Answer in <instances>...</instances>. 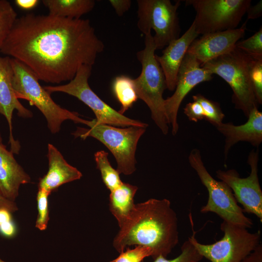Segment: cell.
Listing matches in <instances>:
<instances>
[{
    "label": "cell",
    "mask_w": 262,
    "mask_h": 262,
    "mask_svg": "<svg viewBox=\"0 0 262 262\" xmlns=\"http://www.w3.org/2000/svg\"><path fill=\"white\" fill-rule=\"evenodd\" d=\"M104 49L88 19L27 14L16 20L0 52L23 63L39 80L70 81L93 66Z\"/></svg>",
    "instance_id": "cell-1"
},
{
    "label": "cell",
    "mask_w": 262,
    "mask_h": 262,
    "mask_svg": "<svg viewBox=\"0 0 262 262\" xmlns=\"http://www.w3.org/2000/svg\"><path fill=\"white\" fill-rule=\"evenodd\" d=\"M119 228L113 242L119 253L130 246H142L151 249L153 259L166 258L179 241L177 214L166 198L135 204Z\"/></svg>",
    "instance_id": "cell-2"
},
{
    "label": "cell",
    "mask_w": 262,
    "mask_h": 262,
    "mask_svg": "<svg viewBox=\"0 0 262 262\" xmlns=\"http://www.w3.org/2000/svg\"><path fill=\"white\" fill-rule=\"evenodd\" d=\"M145 48L137 53L142 66L140 75L133 79L138 98L149 108L151 117L163 134L168 132L163 93L167 88L163 70L155 58L156 50L151 32L145 34Z\"/></svg>",
    "instance_id": "cell-3"
},
{
    "label": "cell",
    "mask_w": 262,
    "mask_h": 262,
    "mask_svg": "<svg viewBox=\"0 0 262 262\" xmlns=\"http://www.w3.org/2000/svg\"><path fill=\"white\" fill-rule=\"evenodd\" d=\"M255 59L235 47L230 52L202 65L212 75L216 74L231 88L232 102L247 117L258 102L251 80L250 71Z\"/></svg>",
    "instance_id": "cell-4"
},
{
    "label": "cell",
    "mask_w": 262,
    "mask_h": 262,
    "mask_svg": "<svg viewBox=\"0 0 262 262\" xmlns=\"http://www.w3.org/2000/svg\"><path fill=\"white\" fill-rule=\"evenodd\" d=\"M10 63L13 72L12 85L16 98L28 101L38 109L45 117L52 133L58 132L62 123L67 120L84 124L85 119L80 117L77 113L64 109L53 101L27 66L12 58H10Z\"/></svg>",
    "instance_id": "cell-5"
},
{
    "label": "cell",
    "mask_w": 262,
    "mask_h": 262,
    "mask_svg": "<svg viewBox=\"0 0 262 262\" xmlns=\"http://www.w3.org/2000/svg\"><path fill=\"white\" fill-rule=\"evenodd\" d=\"M89 128H78L73 135L85 139L93 137L105 145L114 156L119 174H132L136 170L135 152L138 141L146 128L130 126L119 127L99 123L95 119L85 120Z\"/></svg>",
    "instance_id": "cell-6"
},
{
    "label": "cell",
    "mask_w": 262,
    "mask_h": 262,
    "mask_svg": "<svg viewBox=\"0 0 262 262\" xmlns=\"http://www.w3.org/2000/svg\"><path fill=\"white\" fill-rule=\"evenodd\" d=\"M190 218L193 233L188 240L197 252L211 262H240L260 244V230L251 233L244 226L225 221L220 225L224 233L221 239L211 244H201L195 237Z\"/></svg>",
    "instance_id": "cell-7"
},
{
    "label": "cell",
    "mask_w": 262,
    "mask_h": 262,
    "mask_svg": "<svg viewBox=\"0 0 262 262\" xmlns=\"http://www.w3.org/2000/svg\"><path fill=\"white\" fill-rule=\"evenodd\" d=\"M188 161L208 192L207 202L201 207L200 212L213 213L223 221L251 228L253 225L252 220L244 214L228 185L221 180H216L208 172L198 149L194 148L190 151Z\"/></svg>",
    "instance_id": "cell-8"
},
{
    "label": "cell",
    "mask_w": 262,
    "mask_h": 262,
    "mask_svg": "<svg viewBox=\"0 0 262 262\" xmlns=\"http://www.w3.org/2000/svg\"><path fill=\"white\" fill-rule=\"evenodd\" d=\"M92 66H82L74 78L68 83L56 86L43 87L49 94L63 92L72 96L82 101L94 112L97 122L115 127L135 126L146 128L148 125L130 118L116 111L103 101L90 88L88 79Z\"/></svg>",
    "instance_id": "cell-9"
},
{
    "label": "cell",
    "mask_w": 262,
    "mask_h": 262,
    "mask_svg": "<svg viewBox=\"0 0 262 262\" xmlns=\"http://www.w3.org/2000/svg\"><path fill=\"white\" fill-rule=\"evenodd\" d=\"M137 26L144 34L153 30L156 49L165 48L180 37V28L177 10L180 0L172 4L169 0H137Z\"/></svg>",
    "instance_id": "cell-10"
},
{
    "label": "cell",
    "mask_w": 262,
    "mask_h": 262,
    "mask_svg": "<svg viewBox=\"0 0 262 262\" xmlns=\"http://www.w3.org/2000/svg\"><path fill=\"white\" fill-rule=\"evenodd\" d=\"M196 12L193 22L197 33L236 29L250 6V0H187Z\"/></svg>",
    "instance_id": "cell-11"
},
{
    "label": "cell",
    "mask_w": 262,
    "mask_h": 262,
    "mask_svg": "<svg viewBox=\"0 0 262 262\" xmlns=\"http://www.w3.org/2000/svg\"><path fill=\"white\" fill-rule=\"evenodd\" d=\"M258 150H252L247 163L251 171L246 178H241L234 169L218 170L216 176L231 189L237 202L241 204L244 213H252L262 222V191L258 175Z\"/></svg>",
    "instance_id": "cell-12"
},
{
    "label": "cell",
    "mask_w": 262,
    "mask_h": 262,
    "mask_svg": "<svg viewBox=\"0 0 262 262\" xmlns=\"http://www.w3.org/2000/svg\"><path fill=\"white\" fill-rule=\"evenodd\" d=\"M200 66L194 56L186 53L178 73L175 92L164 99L165 116L168 125L171 126L173 135L179 130L178 113L184 98L196 85L213 79V75Z\"/></svg>",
    "instance_id": "cell-13"
},
{
    "label": "cell",
    "mask_w": 262,
    "mask_h": 262,
    "mask_svg": "<svg viewBox=\"0 0 262 262\" xmlns=\"http://www.w3.org/2000/svg\"><path fill=\"white\" fill-rule=\"evenodd\" d=\"M246 23L239 28L202 34L193 41L186 53L194 56L202 65L230 52L244 36Z\"/></svg>",
    "instance_id": "cell-14"
},
{
    "label": "cell",
    "mask_w": 262,
    "mask_h": 262,
    "mask_svg": "<svg viewBox=\"0 0 262 262\" xmlns=\"http://www.w3.org/2000/svg\"><path fill=\"white\" fill-rule=\"evenodd\" d=\"M13 73L10 57L0 56V114L5 117L9 125L11 151L17 154L20 145L14 139L12 133L13 113L16 110L19 116L24 118L32 117L33 113L20 103L16 96L12 82Z\"/></svg>",
    "instance_id": "cell-15"
},
{
    "label": "cell",
    "mask_w": 262,
    "mask_h": 262,
    "mask_svg": "<svg viewBox=\"0 0 262 262\" xmlns=\"http://www.w3.org/2000/svg\"><path fill=\"white\" fill-rule=\"evenodd\" d=\"M198 34L192 23L189 29L179 38L170 42L163 50L162 54L155 58L164 74L166 88L175 90L178 73L187 49Z\"/></svg>",
    "instance_id": "cell-16"
},
{
    "label": "cell",
    "mask_w": 262,
    "mask_h": 262,
    "mask_svg": "<svg viewBox=\"0 0 262 262\" xmlns=\"http://www.w3.org/2000/svg\"><path fill=\"white\" fill-rule=\"evenodd\" d=\"M247 121L241 125L223 122L215 126L217 131L225 138L224 154L225 160L227 158L231 147L240 141L250 143L258 147L262 142V113L257 107L250 112Z\"/></svg>",
    "instance_id": "cell-17"
},
{
    "label": "cell",
    "mask_w": 262,
    "mask_h": 262,
    "mask_svg": "<svg viewBox=\"0 0 262 262\" xmlns=\"http://www.w3.org/2000/svg\"><path fill=\"white\" fill-rule=\"evenodd\" d=\"M49 169L47 174L40 179L38 189L43 190L49 194L62 185L79 180L82 173L69 164L61 153L52 144L48 145Z\"/></svg>",
    "instance_id": "cell-18"
},
{
    "label": "cell",
    "mask_w": 262,
    "mask_h": 262,
    "mask_svg": "<svg viewBox=\"0 0 262 262\" xmlns=\"http://www.w3.org/2000/svg\"><path fill=\"white\" fill-rule=\"evenodd\" d=\"M13 153L0 142V194L12 201L18 196L21 185L31 178L15 159Z\"/></svg>",
    "instance_id": "cell-19"
},
{
    "label": "cell",
    "mask_w": 262,
    "mask_h": 262,
    "mask_svg": "<svg viewBox=\"0 0 262 262\" xmlns=\"http://www.w3.org/2000/svg\"><path fill=\"white\" fill-rule=\"evenodd\" d=\"M137 190V186L122 182L110 192L109 209L119 227L125 222L134 207V197Z\"/></svg>",
    "instance_id": "cell-20"
},
{
    "label": "cell",
    "mask_w": 262,
    "mask_h": 262,
    "mask_svg": "<svg viewBox=\"0 0 262 262\" xmlns=\"http://www.w3.org/2000/svg\"><path fill=\"white\" fill-rule=\"evenodd\" d=\"M49 15L71 19L80 17L91 12L95 5L94 0H43Z\"/></svg>",
    "instance_id": "cell-21"
},
{
    "label": "cell",
    "mask_w": 262,
    "mask_h": 262,
    "mask_svg": "<svg viewBox=\"0 0 262 262\" xmlns=\"http://www.w3.org/2000/svg\"><path fill=\"white\" fill-rule=\"evenodd\" d=\"M112 90L115 97L121 104L118 111L123 114L137 101L138 98L133 79L125 75L116 77L113 82Z\"/></svg>",
    "instance_id": "cell-22"
},
{
    "label": "cell",
    "mask_w": 262,
    "mask_h": 262,
    "mask_svg": "<svg viewBox=\"0 0 262 262\" xmlns=\"http://www.w3.org/2000/svg\"><path fill=\"white\" fill-rule=\"evenodd\" d=\"M94 156L97 167L100 172L103 182L111 192L122 183L120 174L111 165L107 152L104 150L98 151Z\"/></svg>",
    "instance_id": "cell-23"
},
{
    "label": "cell",
    "mask_w": 262,
    "mask_h": 262,
    "mask_svg": "<svg viewBox=\"0 0 262 262\" xmlns=\"http://www.w3.org/2000/svg\"><path fill=\"white\" fill-rule=\"evenodd\" d=\"M17 16L9 1L0 0V49L13 28Z\"/></svg>",
    "instance_id": "cell-24"
},
{
    "label": "cell",
    "mask_w": 262,
    "mask_h": 262,
    "mask_svg": "<svg viewBox=\"0 0 262 262\" xmlns=\"http://www.w3.org/2000/svg\"><path fill=\"white\" fill-rule=\"evenodd\" d=\"M193 100L198 102L202 106L204 119L214 126L222 122L225 115L218 103L198 94L193 96Z\"/></svg>",
    "instance_id": "cell-25"
},
{
    "label": "cell",
    "mask_w": 262,
    "mask_h": 262,
    "mask_svg": "<svg viewBox=\"0 0 262 262\" xmlns=\"http://www.w3.org/2000/svg\"><path fill=\"white\" fill-rule=\"evenodd\" d=\"M236 47L256 60H262V28L249 38L238 41Z\"/></svg>",
    "instance_id": "cell-26"
},
{
    "label": "cell",
    "mask_w": 262,
    "mask_h": 262,
    "mask_svg": "<svg viewBox=\"0 0 262 262\" xmlns=\"http://www.w3.org/2000/svg\"><path fill=\"white\" fill-rule=\"evenodd\" d=\"M203 258V257L188 239L182 244L181 252L176 258L167 259L163 256H159L154 259L153 262H199Z\"/></svg>",
    "instance_id": "cell-27"
},
{
    "label": "cell",
    "mask_w": 262,
    "mask_h": 262,
    "mask_svg": "<svg viewBox=\"0 0 262 262\" xmlns=\"http://www.w3.org/2000/svg\"><path fill=\"white\" fill-rule=\"evenodd\" d=\"M49 195L43 190L38 189L36 196L38 214L35 227L40 230L47 229L49 221L48 196Z\"/></svg>",
    "instance_id": "cell-28"
},
{
    "label": "cell",
    "mask_w": 262,
    "mask_h": 262,
    "mask_svg": "<svg viewBox=\"0 0 262 262\" xmlns=\"http://www.w3.org/2000/svg\"><path fill=\"white\" fill-rule=\"evenodd\" d=\"M116 259L109 262H142L146 257H151L152 251L149 248L136 246L134 248H129L119 253Z\"/></svg>",
    "instance_id": "cell-29"
},
{
    "label": "cell",
    "mask_w": 262,
    "mask_h": 262,
    "mask_svg": "<svg viewBox=\"0 0 262 262\" xmlns=\"http://www.w3.org/2000/svg\"><path fill=\"white\" fill-rule=\"evenodd\" d=\"M251 80L258 104L262 103V60L255 59L250 71Z\"/></svg>",
    "instance_id": "cell-30"
},
{
    "label": "cell",
    "mask_w": 262,
    "mask_h": 262,
    "mask_svg": "<svg viewBox=\"0 0 262 262\" xmlns=\"http://www.w3.org/2000/svg\"><path fill=\"white\" fill-rule=\"evenodd\" d=\"M11 213L6 209H0V233L7 238L14 237L16 233Z\"/></svg>",
    "instance_id": "cell-31"
},
{
    "label": "cell",
    "mask_w": 262,
    "mask_h": 262,
    "mask_svg": "<svg viewBox=\"0 0 262 262\" xmlns=\"http://www.w3.org/2000/svg\"><path fill=\"white\" fill-rule=\"evenodd\" d=\"M184 113L190 121L197 122L204 119L203 108L200 103L195 100L188 103L184 108Z\"/></svg>",
    "instance_id": "cell-32"
},
{
    "label": "cell",
    "mask_w": 262,
    "mask_h": 262,
    "mask_svg": "<svg viewBox=\"0 0 262 262\" xmlns=\"http://www.w3.org/2000/svg\"><path fill=\"white\" fill-rule=\"evenodd\" d=\"M109 3L118 16H122L131 8V0H109Z\"/></svg>",
    "instance_id": "cell-33"
},
{
    "label": "cell",
    "mask_w": 262,
    "mask_h": 262,
    "mask_svg": "<svg viewBox=\"0 0 262 262\" xmlns=\"http://www.w3.org/2000/svg\"><path fill=\"white\" fill-rule=\"evenodd\" d=\"M240 262H262V245L259 244L257 246Z\"/></svg>",
    "instance_id": "cell-34"
},
{
    "label": "cell",
    "mask_w": 262,
    "mask_h": 262,
    "mask_svg": "<svg viewBox=\"0 0 262 262\" xmlns=\"http://www.w3.org/2000/svg\"><path fill=\"white\" fill-rule=\"evenodd\" d=\"M247 19H256L262 15V1L261 0L256 5L250 6L247 9Z\"/></svg>",
    "instance_id": "cell-35"
},
{
    "label": "cell",
    "mask_w": 262,
    "mask_h": 262,
    "mask_svg": "<svg viewBox=\"0 0 262 262\" xmlns=\"http://www.w3.org/2000/svg\"><path fill=\"white\" fill-rule=\"evenodd\" d=\"M0 209H6L12 213L16 212L18 209L16 204L14 201L6 199L0 194Z\"/></svg>",
    "instance_id": "cell-36"
},
{
    "label": "cell",
    "mask_w": 262,
    "mask_h": 262,
    "mask_svg": "<svg viewBox=\"0 0 262 262\" xmlns=\"http://www.w3.org/2000/svg\"><path fill=\"white\" fill-rule=\"evenodd\" d=\"M38 0H16V4L24 10H30L35 7L39 2Z\"/></svg>",
    "instance_id": "cell-37"
},
{
    "label": "cell",
    "mask_w": 262,
    "mask_h": 262,
    "mask_svg": "<svg viewBox=\"0 0 262 262\" xmlns=\"http://www.w3.org/2000/svg\"><path fill=\"white\" fill-rule=\"evenodd\" d=\"M0 142H2V138L1 137L0 134Z\"/></svg>",
    "instance_id": "cell-38"
},
{
    "label": "cell",
    "mask_w": 262,
    "mask_h": 262,
    "mask_svg": "<svg viewBox=\"0 0 262 262\" xmlns=\"http://www.w3.org/2000/svg\"><path fill=\"white\" fill-rule=\"evenodd\" d=\"M0 262H5L3 260H1V259H0Z\"/></svg>",
    "instance_id": "cell-39"
}]
</instances>
